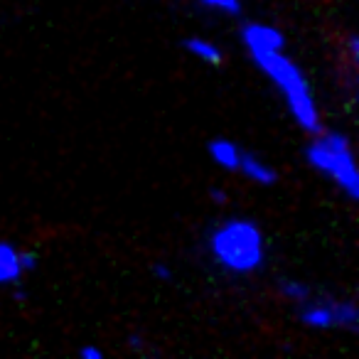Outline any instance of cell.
<instances>
[{
	"label": "cell",
	"mask_w": 359,
	"mask_h": 359,
	"mask_svg": "<svg viewBox=\"0 0 359 359\" xmlns=\"http://www.w3.org/2000/svg\"><path fill=\"white\" fill-rule=\"evenodd\" d=\"M295 318L303 327L315 332H349L359 330V308L352 298L313 290L300 305H295Z\"/></svg>",
	"instance_id": "4"
},
{
	"label": "cell",
	"mask_w": 359,
	"mask_h": 359,
	"mask_svg": "<svg viewBox=\"0 0 359 359\" xmlns=\"http://www.w3.org/2000/svg\"><path fill=\"white\" fill-rule=\"evenodd\" d=\"M182 50H185L192 60L202 62V65H207V67H222V65H224V60H226L224 50H222L215 40H210V37H202V35L185 37V40H182Z\"/></svg>",
	"instance_id": "8"
},
{
	"label": "cell",
	"mask_w": 359,
	"mask_h": 359,
	"mask_svg": "<svg viewBox=\"0 0 359 359\" xmlns=\"http://www.w3.org/2000/svg\"><path fill=\"white\" fill-rule=\"evenodd\" d=\"M241 153H244V145L226 138V135H217V138H212L210 143H207V155H210L212 163L219 170L231 172V175H236V170H239Z\"/></svg>",
	"instance_id": "7"
},
{
	"label": "cell",
	"mask_w": 359,
	"mask_h": 359,
	"mask_svg": "<svg viewBox=\"0 0 359 359\" xmlns=\"http://www.w3.org/2000/svg\"><path fill=\"white\" fill-rule=\"evenodd\" d=\"M76 354H79L81 359H104V349L96 347V344H81V347L76 349Z\"/></svg>",
	"instance_id": "12"
},
{
	"label": "cell",
	"mask_w": 359,
	"mask_h": 359,
	"mask_svg": "<svg viewBox=\"0 0 359 359\" xmlns=\"http://www.w3.org/2000/svg\"><path fill=\"white\" fill-rule=\"evenodd\" d=\"M236 175L246 177L251 185H256V187H273L276 182H278V170H276L266 158H261L259 153L246 150V148H244V153H241Z\"/></svg>",
	"instance_id": "6"
},
{
	"label": "cell",
	"mask_w": 359,
	"mask_h": 359,
	"mask_svg": "<svg viewBox=\"0 0 359 359\" xmlns=\"http://www.w3.org/2000/svg\"><path fill=\"white\" fill-rule=\"evenodd\" d=\"M313 285L310 283H305V280H300V278H280V283H278V293H280V298L283 300H288L290 305H300L305 298H308L310 293H313Z\"/></svg>",
	"instance_id": "9"
},
{
	"label": "cell",
	"mask_w": 359,
	"mask_h": 359,
	"mask_svg": "<svg viewBox=\"0 0 359 359\" xmlns=\"http://www.w3.org/2000/svg\"><path fill=\"white\" fill-rule=\"evenodd\" d=\"M239 40L254 67L273 84L285 111L303 133L323 130V111L305 69L288 55V37L271 22L249 20L241 25Z\"/></svg>",
	"instance_id": "1"
},
{
	"label": "cell",
	"mask_w": 359,
	"mask_h": 359,
	"mask_svg": "<svg viewBox=\"0 0 359 359\" xmlns=\"http://www.w3.org/2000/svg\"><path fill=\"white\" fill-rule=\"evenodd\" d=\"M153 276H155V280H163V283H170V280H175V271L170 269L165 261H158V264H153Z\"/></svg>",
	"instance_id": "11"
},
{
	"label": "cell",
	"mask_w": 359,
	"mask_h": 359,
	"mask_svg": "<svg viewBox=\"0 0 359 359\" xmlns=\"http://www.w3.org/2000/svg\"><path fill=\"white\" fill-rule=\"evenodd\" d=\"M37 269V254L20 249L11 239H0V288L20 285L25 276Z\"/></svg>",
	"instance_id": "5"
},
{
	"label": "cell",
	"mask_w": 359,
	"mask_h": 359,
	"mask_svg": "<svg viewBox=\"0 0 359 359\" xmlns=\"http://www.w3.org/2000/svg\"><path fill=\"white\" fill-rule=\"evenodd\" d=\"M128 347L133 349L135 354H143L145 352V339L138 337V334H130V337H128Z\"/></svg>",
	"instance_id": "14"
},
{
	"label": "cell",
	"mask_w": 359,
	"mask_h": 359,
	"mask_svg": "<svg viewBox=\"0 0 359 359\" xmlns=\"http://www.w3.org/2000/svg\"><path fill=\"white\" fill-rule=\"evenodd\" d=\"M205 11L217 13V15H226V18H239L244 13L241 0H197Z\"/></svg>",
	"instance_id": "10"
},
{
	"label": "cell",
	"mask_w": 359,
	"mask_h": 359,
	"mask_svg": "<svg viewBox=\"0 0 359 359\" xmlns=\"http://www.w3.org/2000/svg\"><path fill=\"white\" fill-rule=\"evenodd\" d=\"M205 251L212 266L231 278H251L269 264V239L251 217H222L205 231Z\"/></svg>",
	"instance_id": "2"
},
{
	"label": "cell",
	"mask_w": 359,
	"mask_h": 359,
	"mask_svg": "<svg viewBox=\"0 0 359 359\" xmlns=\"http://www.w3.org/2000/svg\"><path fill=\"white\" fill-rule=\"evenodd\" d=\"M303 158L313 172L325 177L339 195H344L349 202L359 200V170L354 158L352 140L342 130H318L310 133L305 143Z\"/></svg>",
	"instance_id": "3"
},
{
	"label": "cell",
	"mask_w": 359,
	"mask_h": 359,
	"mask_svg": "<svg viewBox=\"0 0 359 359\" xmlns=\"http://www.w3.org/2000/svg\"><path fill=\"white\" fill-rule=\"evenodd\" d=\"M210 200H212V205H217V207H224L226 202H229V192L224 190V187H210Z\"/></svg>",
	"instance_id": "13"
}]
</instances>
